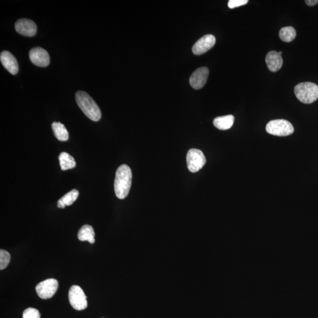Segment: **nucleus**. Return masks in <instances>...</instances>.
<instances>
[{
    "mask_svg": "<svg viewBox=\"0 0 318 318\" xmlns=\"http://www.w3.org/2000/svg\"><path fill=\"white\" fill-rule=\"evenodd\" d=\"M132 173L129 166L123 164L116 173L115 191L116 197L124 199L129 195L132 185Z\"/></svg>",
    "mask_w": 318,
    "mask_h": 318,
    "instance_id": "nucleus-1",
    "label": "nucleus"
},
{
    "mask_svg": "<svg viewBox=\"0 0 318 318\" xmlns=\"http://www.w3.org/2000/svg\"><path fill=\"white\" fill-rule=\"evenodd\" d=\"M77 104L87 117L94 121H98L101 117L100 108L86 92L79 91L76 94Z\"/></svg>",
    "mask_w": 318,
    "mask_h": 318,
    "instance_id": "nucleus-2",
    "label": "nucleus"
},
{
    "mask_svg": "<svg viewBox=\"0 0 318 318\" xmlns=\"http://www.w3.org/2000/svg\"><path fill=\"white\" fill-rule=\"evenodd\" d=\"M295 95L300 101L305 104L314 103L318 99V86L311 82H303L297 85Z\"/></svg>",
    "mask_w": 318,
    "mask_h": 318,
    "instance_id": "nucleus-3",
    "label": "nucleus"
},
{
    "mask_svg": "<svg viewBox=\"0 0 318 318\" xmlns=\"http://www.w3.org/2000/svg\"><path fill=\"white\" fill-rule=\"evenodd\" d=\"M266 130L269 134L277 136H287L294 132L290 122L283 119L270 121L266 125Z\"/></svg>",
    "mask_w": 318,
    "mask_h": 318,
    "instance_id": "nucleus-4",
    "label": "nucleus"
},
{
    "mask_svg": "<svg viewBox=\"0 0 318 318\" xmlns=\"http://www.w3.org/2000/svg\"><path fill=\"white\" fill-rule=\"evenodd\" d=\"M69 299L71 306L77 311H82L87 307V297L83 289L80 286L73 285L69 292Z\"/></svg>",
    "mask_w": 318,
    "mask_h": 318,
    "instance_id": "nucleus-5",
    "label": "nucleus"
},
{
    "mask_svg": "<svg viewBox=\"0 0 318 318\" xmlns=\"http://www.w3.org/2000/svg\"><path fill=\"white\" fill-rule=\"evenodd\" d=\"M187 167L190 172L196 173L202 168L206 162L205 156L201 150L192 149L186 156Z\"/></svg>",
    "mask_w": 318,
    "mask_h": 318,
    "instance_id": "nucleus-6",
    "label": "nucleus"
},
{
    "mask_svg": "<svg viewBox=\"0 0 318 318\" xmlns=\"http://www.w3.org/2000/svg\"><path fill=\"white\" fill-rule=\"evenodd\" d=\"M59 287L58 281L55 279H48L42 281L36 286L38 296L42 299H50L56 293Z\"/></svg>",
    "mask_w": 318,
    "mask_h": 318,
    "instance_id": "nucleus-7",
    "label": "nucleus"
},
{
    "mask_svg": "<svg viewBox=\"0 0 318 318\" xmlns=\"http://www.w3.org/2000/svg\"><path fill=\"white\" fill-rule=\"evenodd\" d=\"M30 59L37 66L45 67L50 63V56L47 51L41 47H35L30 51Z\"/></svg>",
    "mask_w": 318,
    "mask_h": 318,
    "instance_id": "nucleus-8",
    "label": "nucleus"
},
{
    "mask_svg": "<svg viewBox=\"0 0 318 318\" xmlns=\"http://www.w3.org/2000/svg\"><path fill=\"white\" fill-rule=\"evenodd\" d=\"M209 70L208 68L203 67L199 68L193 73L189 79V83L194 89H201L208 80Z\"/></svg>",
    "mask_w": 318,
    "mask_h": 318,
    "instance_id": "nucleus-9",
    "label": "nucleus"
},
{
    "mask_svg": "<svg viewBox=\"0 0 318 318\" xmlns=\"http://www.w3.org/2000/svg\"><path fill=\"white\" fill-rule=\"evenodd\" d=\"M216 43V38L212 35L202 37L196 42L192 47V52L195 55H201L211 50Z\"/></svg>",
    "mask_w": 318,
    "mask_h": 318,
    "instance_id": "nucleus-10",
    "label": "nucleus"
},
{
    "mask_svg": "<svg viewBox=\"0 0 318 318\" xmlns=\"http://www.w3.org/2000/svg\"><path fill=\"white\" fill-rule=\"evenodd\" d=\"M17 32L27 37H32L37 33V25L35 22L28 19H20L16 22Z\"/></svg>",
    "mask_w": 318,
    "mask_h": 318,
    "instance_id": "nucleus-11",
    "label": "nucleus"
},
{
    "mask_svg": "<svg viewBox=\"0 0 318 318\" xmlns=\"http://www.w3.org/2000/svg\"><path fill=\"white\" fill-rule=\"evenodd\" d=\"M0 60H1L2 66L11 75H15L18 74L19 72L18 62L12 54L7 51H4L0 55Z\"/></svg>",
    "mask_w": 318,
    "mask_h": 318,
    "instance_id": "nucleus-12",
    "label": "nucleus"
},
{
    "mask_svg": "<svg viewBox=\"0 0 318 318\" xmlns=\"http://www.w3.org/2000/svg\"><path fill=\"white\" fill-rule=\"evenodd\" d=\"M265 61L267 66L272 72H277L282 67V56L275 51H271L267 54Z\"/></svg>",
    "mask_w": 318,
    "mask_h": 318,
    "instance_id": "nucleus-13",
    "label": "nucleus"
},
{
    "mask_svg": "<svg viewBox=\"0 0 318 318\" xmlns=\"http://www.w3.org/2000/svg\"><path fill=\"white\" fill-rule=\"evenodd\" d=\"M234 120V116L232 115L220 116L214 119V124L218 129L226 130L231 128Z\"/></svg>",
    "mask_w": 318,
    "mask_h": 318,
    "instance_id": "nucleus-14",
    "label": "nucleus"
},
{
    "mask_svg": "<svg viewBox=\"0 0 318 318\" xmlns=\"http://www.w3.org/2000/svg\"><path fill=\"white\" fill-rule=\"evenodd\" d=\"M78 237L80 241H88L92 244L95 242V233L92 226L85 225L82 226L79 230Z\"/></svg>",
    "mask_w": 318,
    "mask_h": 318,
    "instance_id": "nucleus-15",
    "label": "nucleus"
},
{
    "mask_svg": "<svg viewBox=\"0 0 318 318\" xmlns=\"http://www.w3.org/2000/svg\"><path fill=\"white\" fill-rule=\"evenodd\" d=\"M79 191L78 190L73 189L67 194L64 195L58 201V207L59 208L64 209L66 206H70L75 202L79 197Z\"/></svg>",
    "mask_w": 318,
    "mask_h": 318,
    "instance_id": "nucleus-16",
    "label": "nucleus"
},
{
    "mask_svg": "<svg viewBox=\"0 0 318 318\" xmlns=\"http://www.w3.org/2000/svg\"><path fill=\"white\" fill-rule=\"evenodd\" d=\"M52 127L55 137L59 141H66L69 138V132H68L66 127L60 122H54L52 124Z\"/></svg>",
    "mask_w": 318,
    "mask_h": 318,
    "instance_id": "nucleus-17",
    "label": "nucleus"
},
{
    "mask_svg": "<svg viewBox=\"0 0 318 318\" xmlns=\"http://www.w3.org/2000/svg\"><path fill=\"white\" fill-rule=\"evenodd\" d=\"M60 165L62 170H66L74 168L76 165L75 159L69 153L62 152L59 157Z\"/></svg>",
    "mask_w": 318,
    "mask_h": 318,
    "instance_id": "nucleus-18",
    "label": "nucleus"
},
{
    "mask_svg": "<svg viewBox=\"0 0 318 318\" xmlns=\"http://www.w3.org/2000/svg\"><path fill=\"white\" fill-rule=\"evenodd\" d=\"M297 32L292 27H285L281 28L279 31V38L284 42H291L296 38Z\"/></svg>",
    "mask_w": 318,
    "mask_h": 318,
    "instance_id": "nucleus-19",
    "label": "nucleus"
},
{
    "mask_svg": "<svg viewBox=\"0 0 318 318\" xmlns=\"http://www.w3.org/2000/svg\"><path fill=\"white\" fill-rule=\"evenodd\" d=\"M11 256L9 253L3 249L0 250V269H4L10 262Z\"/></svg>",
    "mask_w": 318,
    "mask_h": 318,
    "instance_id": "nucleus-20",
    "label": "nucleus"
},
{
    "mask_svg": "<svg viewBox=\"0 0 318 318\" xmlns=\"http://www.w3.org/2000/svg\"><path fill=\"white\" fill-rule=\"evenodd\" d=\"M22 318H41L40 314L38 309L29 308L24 311Z\"/></svg>",
    "mask_w": 318,
    "mask_h": 318,
    "instance_id": "nucleus-21",
    "label": "nucleus"
},
{
    "mask_svg": "<svg viewBox=\"0 0 318 318\" xmlns=\"http://www.w3.org/2000/svg\"><path fill=\"white\" fill-rule=\"evenodd\" d=\"M248 0H230L228 2V7L230 8H235L242 6L248 3Z\"/></svg>",
    "mask_w": 318,
    "mask_h": 318,
    "instance_id": "nucleus-22",
    "label": "nucleus"
},
{
    "mask_svg": "<svg viewBox=\"0 0 318 318\" xmlns=\"http://www.w3.org/2000/svg\"><path fill=\"white\" fill-rule=\"evenodd\" d=\"M305 2L309 6H314L318 3V0H306Z\"/></svg>",
    "mask_w": 318,
    "mask_h": 318,
    "instance_id": "nucleus-23",
    "label": "nucleus"
},
{
    "mask_svg": "<svg viewBox=\"0 0 318 318\" xmlns=\"http://www.w3.org/2000/svg\"><path fill=\"white\" fill-rule=\"evenodd\" d=\"M279 54L280 55H282V52H279Z\"/></svg>",
    "mask_w": 318,
    "mask_h": 318,
    "instance_id": "nucleus-24",
    "label": "nucleus"
}]
</instances>
